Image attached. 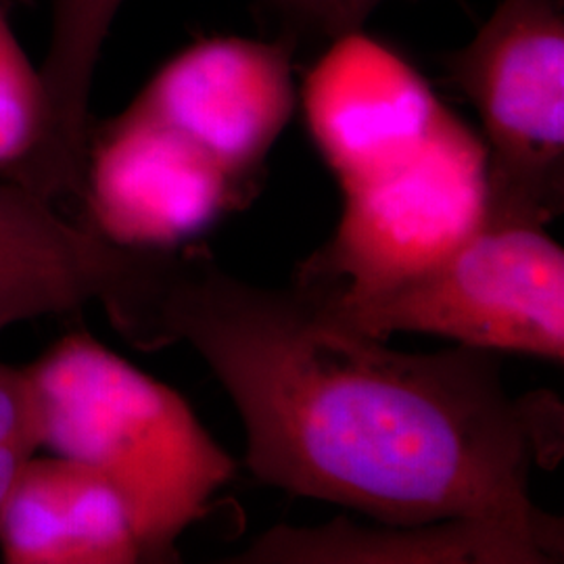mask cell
I'll use <instances>...</instances> for the list:
<instances>
[{
	"label": "cell",
	"mask_w": 564,
	"mask_h": 564,
	"mask_svg": "<svg viewBox=\"0 0 564 564\" xmlns=\"http://www.w3.org/2000/svg\"><path fill=\"white\" fill-rule=\"evenodd\" d=\"M99 303L130 345L199 354L263 484L384 524L500 527L561 561L563 524L533 502L531 473L563 454V403L510 395L500 354L391 349L300 282L251 284L188 245L123 247Z\"/></svg>",
	"instance_id": "obj_1"
},
{
	"label": "cell",
	"mask_w": 564,
	"mask_h": 564,
	"mask_svg": "<svg viewBox=\"0 0 564 564\" xmlns=\"http://www.w3.org/2000/svg\"><path fill=\"white\" fill-rule=\"evenodd\" d=\"M23 370L42 449L84 464L113 487L142 563L178 561L182 533L237 473L230 454L172 387L86 330L61 337Z\"/></svg>",
	"instance_id": "obj_2"
},
{
	"label": "cell",
	"mask_w": 564,
	"mask_h": 564,
	"mask_svg": "<svg viewBox=\"0 0 564 564\" xmlns=\"http://www.w3.org/2000/svg\"><path fill=\"white\" fill-rule=\"evenodd\" d=\"M297 282L377 339L426 333L500 356L564 360V251L538 224L487 223L433 268L372 293Z\"/></svg>",
	"instance_id": "obj_3"
},
{
	"label": "cell",
	"mask_w": 564,
	"mask_h": 564,
	"mask_svg": "<svg viewBox=\"0 0 564 564\" xmlns=\"http://www.w3.org/2000/svg\"><path fill=\"white\" fill-rule=\"evenodd\" d=\"M333 239L303 263L297 281L362 295L433 268L489 218L487 151L479 134L445 109L412 153L343 188Z\"/></svg>",
	"instance_id": "obj_4"
},
{
	"label": "cell",
	"mask_w": 564,
	"mask_h": 564,
	"mask_svg": "<svg viewBox=\"0 0 564 564\" xmlns=\"http://www.w3.org/2000/svg\"><path fill=\"white\" fill-rule=\"evenodd\" d=\"M487 151V223L545 226L564 205V18L558 0H502L449 59Z\"/></svg>",
	"instance_id": "obj_5"
},
{
	"label": "cell",
	"mask_w": 564,
	"mask_h": 564,
	"mask_svg": "<svg viewBox=\"0 0 564 564\" xmlns=\"http://www.w3.org/2000/svg\"><path fill=\"white\" fill-rule=\"evenodd\" d=\"M242 188L199 144L128 107L88 141L82 224L126 249H174L239 205Z\"/></svg>",
	"instance_id": "obj_6"
},
{
	"label": "cell",
	"mask_w": 564,
	"mask_h": 564,
	"mask_svg": "<svg viewBox=\"0 0 564 564\" xmlns=\"http://www.w3.org/2000/svg\"><path fill=\"white\" fill-rule=\"evenodd\" d=\"M130 107L178 130L247 186L291 120V59L268 42H197L167 61Z\"/></svg>",
	"instance_id": "obj_7"
},
{
	"label": "cell",
	"mask_w": 564,
	"mask_h": 564,
	"mask_svg": "<svg viewBox=\"0 0 564 564\" xmlns=\"http://www.w3.org/2000/svg\"><path fill=\"white\" fill-rule=\"evenodd\" d=\"M444 111L408 61L362 32L343 34L303 84L310 134L341 188L412 153Z\"/></svg>",
	"instance_id": "obj_8"
},
{
	"label": "cell",
	"mask_w": 564,
	"mask_h": 564,
	"mask_svg": "<svg viewBox=\"0 0 564 564\" xmlns=\"http://www.w3.org/2000/svg\"><path fill=\"white\" fill-rule=\"evenodd\" d=\"M9 564H132L142 550L113 487L57 454H34L0 506Z\"/></svg>",
	"instance_id": "obj_9"
},
{
	"label": "cell",
	"mask_w": 564,
	"mask_h": 564,
	"mask_svg": "<svg viewBox=\"0 0 564 564\" xmlns=\"http://www.w3.org/2000/svg\"><path fill=\"white\" fill-rule=\"evenodd\" d=\"M120 258L121 247L67 223L55 203L0 178V333L101 302Z\"/></svg>",
	"instance_id": "obj_10"
},
{
	"label": "cell",
	"mask_w": 564,
	"mask_h": 564,
	"mask_svg": "<svg viewBox=\"0 0 564 564\" xmlns=\"http://www.w3.org/2000/svg\"><path fill=\"white\" fill-rule=\"evenodd\" d=\"M235 563L545 564L523 538L475 521L360 527L345 519L323 527H274Z\"/></svg>",
	"instance_id": "obj_11"
},
{
	"label": "cell",
	"mask_w": 564,
	"mask_h": 564,
	"mask_svg": "<svg viewBox=\"0 0 564 564\" xmlns=\"http://www.w3.org/2000/svg\"><path fill=\"white\" fill-rule=\"evenodd\" d=\"M51 102L36 67L0 7V178L57 202Z\"/></svg>",
	"instance_id": "obj_12"
},
{
	"label": "cell",
	"mask_w": 564,
	"mask_h": 564,
	"mask_svg": "<svg viewBox=\"0 0 564 564\" xmlns=\"http://www.w3.org/2000/svg\"><path fill=\"white\" fill-rule=\"evenodd\" d=\"M123 0H48V41L41 63L53 118L63 130L88 121L102 44Z\"/></svg>",
	"instance_id": "obj_13"
},
{
	"label": "cell",
	"mask_w": 564,
	"mask_h": 564,
	"mask_svg": "<svg viewBox=\"0 0 564 564\" xmlns=\"http://www.w3.org/2000/svg\"><path fill=\"white\" fill-rule=\"evenodd\" d=\"M42 449L25 370L0 362V506L21 466Z\"/></svg>",
	"instance_id": "obj_14"
},
{
	"label": "cell",
	"mask_w": 564,
	"mask_h": 564,
	"mask_svg": "<svg viewBox=\"0 0 564 564\" xmlns=\"http://www.w3.org/2000/svg\"><path fill=\"white\" fill-rule=\"evenodd\" d=\"M303 13L316 15L333 23H354L372 9L379 0H282Z\"/></svg>",
	"instance_id": "obj_15"
}]
</instances>
